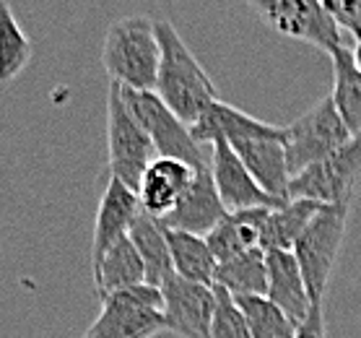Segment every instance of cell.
I'll list each match as a JSON object with an SVG mask.
<instances>
[{
	"instance_id": "6da1fadb",
	"label": "cell",
	"mask_w": 361,
	"mask_h": 338,
	"mask_svg": "<svg viewBox=\"0 0 361 338\" xmlns=\"http://www.w3.org/2000/svg\"><path fill=\"white\" fill-rule=\"evenodd\" d=\"M157 37H159V78H157V94L182 123H197V117L203 115L208 104H214L219 97L211 76L205 73L200 60L192 55L185 40L169 21H157Z\"/></svg>"
},
{
	"instance_id": "7a4b0ae2",
	"label": "cell",
	"mask_w": 361,
	"mask_h": 338,
	"mask_svg": "<svg viewBox=\"0 0 361 338\" xmlns=\"http://www.w3.org/2000/svg\"><path fill=\"white\" fill-rule=\"evenodd\" d=\"M159 37L157 21L148 16L117 18L104 34L102 66L112 83L130 91H157L159 78Z\"/></svg>"
},
{
	"instance_id": "3957f363",
	"label": "cell",
	"mask_w": 361,
	"mask_h": 338,
	"mask_svg": "<svg viewBox=\"0 0 361 338\" xmlns=\"http://www.w3.org/2000/svg\"><path fill=\"white\" fill-rule=\"evenodd\" d=\"M348 216H351V206H345V203H320V208L314 211V216L291 248L296 263L304 273V284H307L312 305L325 302L330 276H333L336 260L343 248Z\"/></svg>"
},
{
	"instance_id": "277c9868",
	"label": "cell",
	"mask_w": 361,
	"mask_h": 338,
	"mask_svg": "<svg viewBox=\"0 0 361 338\" xmlns=\"http://www.w3.org/2000/svg\"><path fill=\"white\" fill-rule=\"evenodd\" d=\"M161 330H166L164 294L143 281L102 299V313L81 338H154Z\"/></svg>"
},
{
	"instance_id": "5b68a950",
	"label": "cell",
	"mask_w": 361,
	"mask_h": 338,
	"mask_svg": "<svg viewBox=\"0 0 361 338\" xmlns=\"http://www.w3.org/2000/svg\"><path fill=\"white\" fill-rule=\"evenodd\" d=\"M120 86V83H117ZM125 104L133 112V117L140 123V128L148 133V138L154 140L159 157L180 159L192 169H208L211 167V151L205 154V146H200L190 125L182 123L164 102L159 99L157 91H130L120 86Z\"/></svg>"
},
{
	"instance_id": "8992f818",
	"label": "cell",
	"mask_w": 361,
	"mask_h": 338,
	"mask_svg": "<svg viewBox=\"0 0 361 338\" xmlns=\"http://www.w3.org/2000/svg\"><path fill=\"white\" fill-rule=\"evenodd\" d=\"M265 26L288 40L330 52L343 44V29L325 0H247Z\"/></svg>"
},
{
	"instance_id": "52a82bcc",
	"label": "cell",
	"mask_w": 361,
	"mask_h": 338,
	"mask_svg": "<svg viewBox=\"0 0 361 338\" xmlns=\"http://www.w3.org/2000/svg\"><path fill=\"white\" fill-rule=\"evenodd\" d=\"M107 151L109 174L133 190H138L143 172L159 157L154 140L133 117L117 83H109L107 91Z\"/></svg>"
},
{
	"instance_id": "ba28073f",
	"label": "cell",
	"mask_w": 361,
	"mask_h": 338,
	"mask_svg": "<svg viewBox=\"0 0 361 338\" xmlns=\"http://www.w3.org/2000/svg\"><path fill=\"white\" fill-rule=\"evenodd\" d=\"M348 138H351V131L345 128L343 117L338 115L328 94L312 109H307L294 123L286 125V162L291 177L325 162Z\"/></svg>"
},
{
	"instance_id": "9c48e42d",
	"label": "cell",
	"mask_w": 361,
	"mask_h": 338,
	"mask_svg": "<svg viewBox=\"0 0 361 338\" xmlns=\"http://www.w3.org/2000/svg\"><path fill=\"white\" fill-rule=\"evenodd\" d=\"M361 188V133L351 135L325 162L291 177L288 198H310L317 203L351 206Z\"/></svg>"
},
{
	"instance_id": "30bf717a",
	"label": "cell",
	"mask_w": 361,
	"mask_h": 338,
	"mask_svg": "<svg viewBox=\"0 0 361 338\" xmlns=\"http://www.w3.org/2000/svg\"><path fill=\"white\" fill-rule=\"evenodd\" d=\"M166 330L182 338H211L216 313V286L188 281L174 273L161 286Z\"/></svg>"
},
{
	"instance_id": "8fae6325",
	"label": "cell",
	"mask_w": 361,
	"mask_h": 338,
	"mask_svg": "<svg viewBox=\"0 0 361 338\" xmlns=\"http://www.w3.org/2000/svg\"><path fill=\"white\" fill-rule=\"evenodd\" d=\"M211 174L229 214L245 211V208H279L286 203L281 198H273L271 193H265L255 182V177L242 164V159L237 157V151L224 138L211 143Z\"/></svg>"
},
{
	"instance_id": "7c38bea8",
	"label": "cell",
	"mask_w": 361,
	"mask_h": 338,
	"mask_svg": "<svg viewBox=\"0 0 361 338\" xmlns=\"http://www.w3.org/2000/svg\"><path fill=\"white\" fill-rule=\"evenodd\" d=\"M226 214L229 211H226L221 195L216 190L214 174L208 167V169H195V177L190 182L188 193L164 219H159V224L164 229H182L205 237L216 224L226 219Z\"/></svg>"
},
{
	"instance_id": "4fadbf2b",
	"label": "cell",
	"mask_w": 361,
	"mask_h": 338,
	"mask_svg": "<svg viewBox=\"0 0 361 338\" xmlns=\"http://www.w3.org/2000/svg\"><path fill=\"white\" fill-rule=\"evenodd\" d=\"M140 214L138 193L128 188L125 182L109 174L102 200L97 208V224H94V242H91V265H97L102 255L107 253L115 242L128 237L135 216Z\"/></svg>"
},
{
	"instance_id": "5bb4252c",
	"label": "cell",
	"mask_w": 361,
	"mask_h": 338,
	"mask_svg": "<svg viewBox=\"0 0 361 338\" xmlns=\"http://www.w3.org/2000/svg\"><path fill=\"white\" fill-rule=\"evenodd\" d=\"M190 133L200 146H211L219 138H224L226 143L247 138H286V128L255 120L252 115H247L221 99H216L214 104L203 109L197 123L190 125Z\"/></svg>"
},
{
	"instance_id": "9a60e30c",
	"label": "cell",
	"mask_w": 361,
	"mask_h": 338,
	"mask_svg": "<svg viewBox=\"0 0 361 338\" xmlns=\"http://www.w3.org/2000/svg\"><path fill=\"white\" fill-rule=\"evenodd\" d=\"M192 177H195V169L180 159L157 157L148 164V169L140 177L138 190H135L140 208L157 219H164L188 193Z\"/></svg>"
},
{
	"instance_id": "2e32d148",
	"label": "cell",
	"mask_w": 361,
	"mask_h": 338,
	"mask_svg": "<svg viewBox=\"0 0 361 338\" xmlns=\"http://www.w3.org/2000/svg\"><path fill=\"white\" fill-rule=\"evenodd\" d=\"M252 174L255 182L273 198L288 200L291 172L286 162V138H247L229 143Z\"/></svg>"
},
{
	"instance_id": "e0dca14e",
	"label": "cell",
	"mask_w": 361,
	"mask_h": 338,
	"mask_svg": "<svg viewBox=\"0 0 361 338\" xmlns=\"http://www.w3.org/2000/svg\"><path fill=\"white\" fill-rule=\"evenodd\" d=\"M268 294L265 297L276 302L283 313L296 322H304L312 310V299L304 284V273L296 263L291 250H268Z\"/></svg>"
},
{
	"instance_id": "ac0fdd59",
	"label": "cell",
	"mask_w": 361,
	"mask_h": 338,
	"mask_svg": "<svg viewBox=\"0 0 361 338\" xmlns=\"http://www.w3.org/2000/svg\"><path fill=\"white\" fill-rule=\"evenodd\" d=\"M271 208H245V211H231L224 222H219L214 229L205 234V242L219 263L242 255L247 250L260 248V234L263 224L268 219Z\"/></svg>"
},
{
	"instance_id": "d6986e66",
	"label": "cell",
	"mask_w": 361,
	"mask_h": 338,
	"mask_svg": "<svg viewBox=\"0 0 361 338\" xmlns=\"http://www.w3.org/2000/svg\"><path fill=\"white\" fill-rule=\"evenodd\" d=\"M130 242L138 250L140 260L146 265V284L151 286H164L166 281L174 276L172 265V253H169V242H166L164 227L159 224L157 216L146 214L140 208V214L135 216L130 231H128Z\"/></svg>"
},
{
	"instance_id": "ffe728a7",
	"label": "cell",
	"mask_w": 361,
	"mask_h": 338,
	"mask_svg": "<svg viewBox=\"0 0 361 338\" xmlns=\"http://www.w3.org/2000/svg\"><path fill=\"white\" fill-rule=\"evenodd\" d=\"M91 271H94V286H97L99 299H104L117 289L135 286L146 281V265L140 260L130 237L115 242L97 265H91Z\"/></svg>"
},
{
	"instance_id": "44dd1931",
	"label": "cell",
	"mask_w": 361,
	"mask_h": 338,
	"mask_svg": "<svg viewBox=\"0 0 361 338\" xmlns=\"http://www.w3.org/2000/svg\"><path fill=\"white\" fill-rule=\"evenodd\" d=\"M166 242H169V253H172L174 273L188 281H197L205 286H216V271H219V260L211 253L205 237L200 234H190L182 229H164Z\"/></svg>"
},
{
	"instance_id": "7402d4cb",
	"label": "cell",
	"mask_w": 361,
	"mask_h": 338,
	"mask_svg": "<svg viewBox=\"0 0 361 338\" xmlns=\"http://www.w3.org/2000/svg\"><path fill=\"white\" fill-rule=\"evenodd\" d=\"M333 63V94L330 99L336 104L338 115L343 117L351 135L361 133V71L353 63V55L345 44L330 50Z\"/></svg>"
},
{
	"instance_id": "603a6c76",
	"label": "cell",
	"mask_w": 361,
	"mask_h": 338,
	"mask_svg": "<svg viewBox=\"0 0 361 338\" xmlns=\"http://www.w3.org/2000/svg\"><path fill=\"white\" fill-rule=\"evenodd\" d=\"M320 208L317 200L310 198H288L283 206L271 208L268 219L263 224V234H260V248L268 250H291L296 237L310 224L314 211Z\"/></svg>"
},
{
	"instance_id": "cb8c5ba5",
	"label": "cell",
	"mask_w": 361,
	"mask_h": 338,
	"mask_svg": "<svg viewBox=\"0 0 361 338\" xmlns=\"http://www.w3.org/2000/svg\"><path fill=\"white\" fill-rule=\"evenodd\" d=\"M216 286L226 289L231 297L268 294V263H265V250L263 248L247 250L242 255L219 263Z\"/></svg>"
},
{
	"instance_id": "d4e9b609",
	"label": "cell",
	"mask_w": 361,
	"mask_h": 338,
	"mask_svg": "<svg viewBox=\"0 0 361 338\" xmlns=\"http://www.w3.org/2000/svg\"><path fill=\"white\" fill-rule=\"evenodd\" d=\"M239 313L245 315V322L252 338H294L302 322L291 320L276 302L265 294L255 297H234Z\"/></svg>"
},
{
	"instance_id": "484cf974",
	"label": "cell",
	"mask_w": 361,
	"mask_h": 338,
	"mask_svg": "<svg viewBox=\"0 0 361 338\" xmlns=\"http://www.w3.org/2000/svg\"><path fill=\"white\" fill-rule=\"evenodd\" d=\"M34 55L29 37L11 11L8 0H0V83H11Z\"/></svg>"
},
{
	"instance_id": "4316f807",
	"label": "cell",
	"mask_w": 361,
	"mask_h": 338,
	"mask_svg": "<svg viewBox=\"0 0 361 338\" xmlns=\"http://www.w3.org/2000/svg\"><path fill=\"white\" fill-rule=\"evenodd\" d=\"M211 338H252L234 297L221 286H216V313L214 322H211Z\"/></svg>"
},
{
	"instance_id": "83f0119b",
	"label": "cell",
	"mask_w": 361,
	"mask_h": 338,
	"mask_svg": "<svg viewBox=\"0 0 361 338\" xmlns=\"http://www.w3.org/2000/svg\"><path fill=\"white\" fill-rule=\"evenodd\" d=\"M333 16L338 18L341 29L361 40V0H338V6L333 8Z\"/></svg>"
},
{
	"instance_id": "f1b7e54d",
	"label": "cell",
	"mask_w": 361,
	"mask_h": 338,
	"mask_svg": "<svg viewBox=\"0 0 361 338\" xmlns=\"http://www.w3.org/2000/svg\"><path fill=\"white\" fill-rule=\"evenodd\" d=\"M294 338H328L325 336V302H314Z\"/></svg>"
},
{
	"instance_id": "f546056e",
	"label": "cell",
	"mask_w": 361,
	"mask_h": 338,
	"mask_svg": "<svg viewBox=\"0 0 361 338\" xmlns=\"http://www.w3.org/2000/svg\"><path fill=\"white\" fill-rule=\"evenodd\" d=\"M351 55H353V63H356V68L361 71V40L353 44V50H351Z\"/></svg>"
},
{
	"instance_id": "4dcf8cb0",
	"label": "cell",
	"mask_w": 361,
	"mask_h": 338,
	"mask_svg": "<svg viewBox=\"0 0 361 338\" xmlns=\"http://www.w3.org/2000/svg\"><path fill=\"white\" fill-rule=\"evenodd\" d=\"M336 6H338V3H336Z\"/></svg>"
}]
</instances>
